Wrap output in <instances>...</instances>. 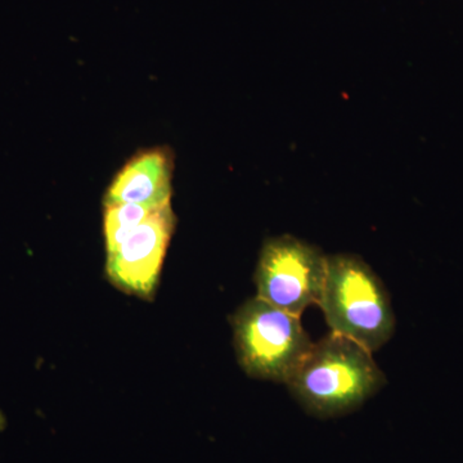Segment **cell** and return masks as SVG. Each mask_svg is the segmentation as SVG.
Listing matches in <instances>:
<instances>
[{"mask_svg":"<svg viewBox=\"0 0 463 463\" xmlns=\"http://www.w3.org/2000/svg\"><path fill=\"white\" fill-rule=\"evenodd\" d=\"M385 383L371 352L331 332L313 344L286 385L307 414L335 419L358 410Z\"/></svg>","mask_w":463,"mask_h":463,"instance_id":"6da1fadb","label":"cell"},{"mask_svg":"<svg viewBox=\"0 0 463 463\" xmlns=\"http://www.w3.org/2000/svg\"><path fill=\"white\" fill-rule=\"evenodd\" d=\"M319 307L334 334L373 353L395 331V316L385 286L364 259L350 254L327 257Z\"/></svg>","mask_w":463,"mask_h":463,"instance_id":"7a4b0ae2","label":"cell"},{"mask_svg":"<svg viewBox=\"0 0 463 463\" xmlns=\"http://www.w3.org/2000/svg\"><path fill=\"white\" fill-rule=\"evenodd\" d=\"M237 361L252 379L286 383L313 343L300 317L252 298L231 318Z\"/></svg>","mask_w":463,"mask_h":463,"instance_id":"3957f363","label":"cell"},{"mask_svg":"<svg viewBox=\"0 0 463 463\" xmlns=\"http://www.w3.org/2000/svg\"><path fill=\"white\" fill-rule=\"evenodd\" d=\"M327 273V257L292 236L268 240L259 257L255 283L258 298L289 315L300 317L319 304Z\"/></svg>","mask_w":463,"mask_h":463,"instance_id":"277c9868","label":"cell"},{"mask_svg":"<svg viewBox=\"0 0 463 463\" xmlns=\"http://www.w3.org/2000/svg\"><path fill=\"white\" fill-rule=\"evenodd\" d=\"M175 223L172 205L151 213L114 252L108 254L109 281L125 294L151 300Z\"/></svg>","mask_w":463,"mask_h":463,"instance_id":"5b68a950","label":"cell"},{"mask_svg":"<svg viewBox=\"0 0 463 463\" xmlns=\"http://www.w3.org/2000/svg\"><path fill=\"white\" fill-rule=\"evenodd\" d=\"M173 152L154 147L137 152L116 173L103 199V206L134 203L149 210L172 205Z\"/></svg>","mask_w":463,"mask_h":463,"instance_id":"8992f818","label":"cell"},{"mask_svg":"<svg viewBox=\"0 0 463 463\" xmlns=\"http://www.w3.org/2000/svg\"><path fill=\"white\" fill-rule=\"evenodd\" d=\"M154 212L134 203L105 206L103 234L108 254L114 252Z\"/></svg>","mask_w":463,"mask_h":463,"instance_id":"52a82bcc","label":"cell"}]
</instances>
